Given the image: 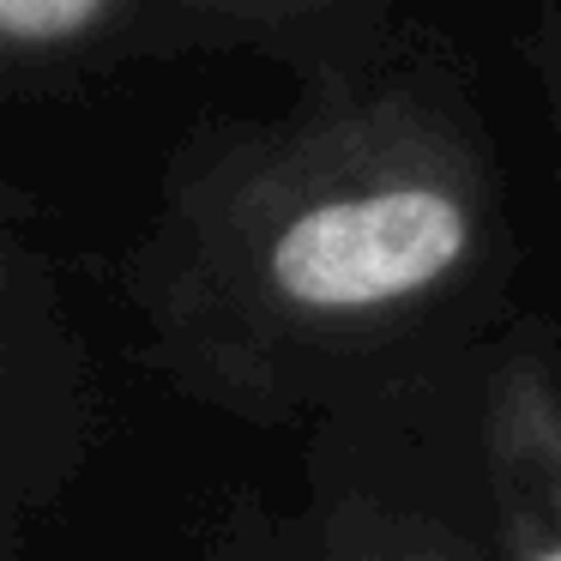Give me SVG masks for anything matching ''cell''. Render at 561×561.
Instances as JSON below:
<instances>
[{
    "instance_id": "6da1fadb",
    "label": "cell",
    "mask_w": 561,
    "mask_h": 561,
    "mask_svg": "<svg viewBox=\"0 0 561 561\" xmlns=\"http://www.w3.org/2000/svg\"><path fill=\"white\" fill-rule=\"evenodd\" d=\"M115 278L151 375L254 428L477 368L519 320V230L471 55L404 19L284 110L194 122Z\"/></svg>"
},
{
    "instance_id": "7a4b0ae2",
    "label": "cell",
    "mask_w": 561,
    "mask_h": 561,
    "mask_svg": "<svg viewBox=\"0 0 561 561\" xmlns=\"http://www.w3.org/2000/svg\"><path fill=\"white\" fill-rule=\"evenodd\" d=\"M98 447V375L67 308L61 266L13 187L0 224V561H31Z\"/></svg>"
},
{
    "instance_id": "3957f363",
    "label": "cell",
    "mask_w": 561,
    "mask_h": 561,
    "mask_svg": "<svg viewBox=\"0 0 561 561\" xmlns=\"http://www.w3.org/2000/svg\"><path fill=\"white\" fill-rule=\"evenodd\" d=\"M495 561H561V344L519 314L477 363Z\"/></svg>"
},
{
    "instance_id": "277c9868",
    "label": "cell",
    "mask_w": 561,
    "mask_h": 561,
    "mask_svg": "<svg viewBox=\"0 0 561 561\" xmlns=\"http://www.w3.org/2000/svg\"><path fill=\"white\" fill-rule=\"evenodd\" d=\"M163 61L170 55H254L290 85L368 67L404 31L399 0H139Z\"/></svg>"
},
{
    "instance_id": "5b68a950",
    "label": "cell",
    "mask_w": 561,
    "mask_h": 561,
    "mask_svg": "<svg viewBox=\"0 0 561 561\" xmlns=\"http://www.w3.org/2000/svg\"><path fill=\"white\" fill-rule=\"evenodd\" d=\"M134 61H163L139 0H0V79L13 98H67Z\"/></svg>"
},
{
    "instance_id": "8992f818",
    "label": "cell",
    "mask_w": 561,
    "mask_h": 561,
    "mask_svg": "<svg viewBox=\"0 0 561 561\" xmlns=\"http://www.w3.org/2000/svg\"><path fill=\"white\" fill-rule=\"evenodd\" d=\"M284 561H495L459 531L416 507H392L375 495H332L314 507L296 556Z\"/></svg>"
},
{
    "instance_id": "52a82bcc",
    "label": "cell",
    "mask_w": 561,
    "mask_h": 561,
    "mask_svg": "<svg viewBox=\"0 0 561 561\" xmlns=\"http://www.w3.org/2000/svg\"><path fill=\"white\" fill-rule=\"evenodd\" d=\"M519 61L531 73L537 98H543L549 134H556V158H561V0H537L531 25L519 31Z\"/></svg>"
},
{
    "instance_id": "ba28073f",
    "label": "cell",
    "mask_w": 561,
    "mask_h": 561,
    "mask_svg": "<svg viewBox=\"0 0 561 561\" xmlns=\"http://www.w3.org/2000/svg\"><path fill=\"white\" fill-rule=\"evenodd\" d=\"M206 561H284V556H272V549L260 543V531L248 525V531H242V543H230V549H211Z\"/></svg>"
}]
</instances>
